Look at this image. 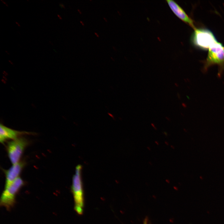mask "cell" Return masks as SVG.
Masks as SVG:
<instances>
[{
	"instance_id": "ffe728a7",
	"label": "cell",
	"mask_w": 224,
	"mask_h": 224,
	"mask_svg": "<svg viewBox=\"0 0 224 224\" xmlns=\"http://www.w3.org/2000/svg\"><path fill=\"white\" fill-rule=\"evenodd\" d=\"M155 142L157 145H159V143L157 141H155Z\"/></svg>"
},
{
	"instance_id": "603a6c76",
	"label": "cell",
	"mask_w": 224,
	"mask_h": 224,
	"mask_svg": "<svg viewBox=\"0 0 224 224\" xmlns=\"http://www.w3.org/2000/svg\"><path fill=\"white\" fill-rule=\"evenodd\" d=\"M149 163H150L151 164V165H152V163H150V162H149Z\"/></svg>"
},
{
	"instance_id": "8992f818",
	"label": "cell",
	"mask_w": 224,
	"mask_h": 224,
	"mask_svg": "<svg viewBox=\"0 0 224 224\" xmlns=\"http://www.w3.org/2000/svg\"><path fill=\"white\" fill-rule=\"evenodd\" d=\"M169 6L174 14L179 18L188 24L194 29L196 28L192 20L189 17L184 10L175 1L171 0L166 1Z\"/></svg>"
},
{
	"instance_id": "d6986e66",
	"label": "cell",
	"mask_w": 224,
	"mask_h": 224,
	"mask_svg": "<svg viewBox=\"0 0 224 224\" xmlns=\"http://www.w3.org/2000/svg\"><path fill=\"white\" fill-rule=\"evenodd\" d=\"M177 96H178V98H180V94H179V93H177Z\"/></svg>"
},
{
	"instance_id": "5bb4252c",
	"label": "cell",
	"mask_w": 224,
	"mask_h": 224,
	"mask_svg": "<svg viewBox=\"0 0 224 224\" xmlns=\"http://www.w3.org/2000/svg\"><path fill=\"white\" fill-rule=\"evenodd\" d=\"M57 16H58L59 17V18L60 19H62V18L61 17V16H60V15H59L58 14V15H57Z\"/></svg>"
},
{
	"instance_id": "6da1fadb",
	"label": "cell",
	"mask_w": 224,
	"mask_h": 224,
	"mask_svg": "<svg viewBox=\"0 0 224 224\" xmlns=\"http://www.w3.org/2000/svg\"><path fill=\"white\" fill-rule=\"evenodd\" d=\"M82 167L78 165L76 167L72 177L71 190L75 203L74 209L77 214H83L84 204V193L82 179Z\"/></svg>"
},
{
	"instance_id": "ac0fdd59",
	"label": "cell",
	"mask_w": 224,
	"mask_h": 224,
	"mask_svg": "<svg viewBox=\"0 0 224 224\" xmlns=\"http://www.w3.org/2000/svg\"><path fill=\"white\" fill-rule=\"evenodd\" d=\"M166 118L168 121H170V119L168 118V117H166Z\"/></svg>"
},
{
	"instance_id": "e0dca14e",
	"label": "cell",
	"mask_w": 224,
	"mask_h": 224,
	"mask_svg": "<svg viewBox=\"0 0 224 224\" xmlns=\"http://www.w3.org/2000/svg\"><path fill=\"white\" fill-rule=\"evenodd\" d=\"M170 147H171L172 149H175V148L173 146V145H171L170 146Z\"/></svg>"
},
{
	"instance_id": "ba28073f",
	"label": "cell",
	"mask_w": 224,
	"mask_h": 224,
	"mask_svg": "<svg viewBox=\"0 0 224 224\" xmlns=\"http://www.w3.org/2000/svg\"><path fill=\"white\" fill-rule=\"evenodd\" d=\"M24 132L16 131L4 125L0 124V141L3 143L7 139L14 140L16 139L18 137Z\"/></svg>"
},
{
	"instance_id": "5b68a950",
	"label": "cell",
	"mask_w": 224,
	"mask_h": 224,
	"mask_svg": "<svg viewBox=\"0 0 224 224\" xmlns=\"http://www.w3.org/2000/svg\"><path fill=\"white\" fill-rule=\"evenodd\" d=\"M28 143L27 140L23 138H18L8 142L7 145L8 156L13 165L19 162V160Z\"/></svg>"
},
{
	"instance_id": "7a4b0ae2",
	"label": "cell",
	"mask_w": 224,
	"mask_h": 224,
	"mask_svg": "<svg viewBox=\"0 0 224 224\" xmlns=\"http://www.w3.org/2000/svg\"><path fill=\"white\" fill-rule=\"evenodd\" d=\"M215 64L219 66L218 75L220 77L224 70V46L217 41L208 49V55L203 69V72H206L210 66Z\"/></svg>"
},
{
	"instance_id": "52a82bcc",
	"label": "cell",
	"mask_w": 224,
	"mask_h": 224,
	"mask_svg": "<svg viewBox=\"0 0 224 224\" xmlns=\"http://www.w3.org/2000/svg\"><path fill=\"white\" fill-rule=\"evenodd\" d=\"M24 165L22 162L13 165L6 172V182L5 188L7 187L15 180L19 177Z\"/></svg>"
},
{
	"instance_id": "2e32d148",
	"label": "cell",
	"mask_w": 224,
	"mask_h": 224,
	"mask_svg": "<svg viewBox=\"0 0 224 224\" xmlns=\"http://www.w3.org/2000/svg\"><path fill=\"white\" fill-rule=\"evenodd\" d=\"M16 23L20 27L21 26L20 24L18 22H16Z\"/></svg>"
},
{
	"instance_id": "277c9868",
	"label": "cell",
	"mask_w": 224,
	"mask_h": 224,
	"mask_svg": "<svg viewBox=\"0 0 224 224\" xmlns=\"http://www.w3.org/2000/svg\"><path fill=\"white\" fill-rule=\"evenodd\" d=\"M191 40L194 45L204 49H208L217 41L214 35L209 30L196 28L192 35Z\"/></svg>"
},
{
	"instance_id": "9c48e42d",
	"label": "cell",
	"mask_w": 224,
	"mask_h": 224,
	"mask_svg": "<svg viewBox=\"0 0 224 224\" xmlns=\"http://www.w3.org/2000/svg\"><path fill=\"white\" fill-rule=\"evenodd\" d=\"M148 221L147 218L145 219L143 222V224H147Z\"/></svg>"
},
{
	"instance_id": "7402d4cb",
	"label": "cell",
	"mask_w": 224,
	"mask_h": 224,
	"mask_svg": "<svg viewBox=\"0 0 224 224\" xmlns=\"http://www.w3.org/2000/svg\"><path fill=\"white\" fill-rule=\"evenodd\" d=\"M147 148L149 150H151V148H150L149 147H147Z\"/></svg>"
},
{
	"instance_id": "9a60e30c",
	"label": "cell",
	"mask_w": 224,
	"mask_h": 224,
	"mask_svg": "<svg viewBox=\"0 0 224 224\" xmlns=\"http://www.w3.org/2000/svg\"><path fill=\"white\" fill-rule=\"evenodd\" d=\"M165 143L166 144V145H169V143H168V142H167V141H165Z\"/></svg>"
},
{
	"instance_id": "4fadbf2b",
	"label": "cell",
	"mask_w": 224,
	"mask_h": 224,
	"mask_svg": "<svg viewBox=\"0 0 224 224\" xmlns=\"http://www.w3.org/2000/svg\"><path fill=\"white\" fill-rule=\"evenodd\" d=\"M59 5L61 7H62L63 8H64V7L63 4L60 3L59 4Z\"/></svg>"
},
{
	"instance_id": "30bf717a",
	"label": "cell",
	"mask_w": 224,
	"mask_h": 224,
	"mask_svg": "<svg viewBox=\"0 0 224 224\" xmlns=\"http://www.w3.org/2000/svg\"><path fill=\"white\" fill-rule=\"evenodd\" d=\"M151 125L154 128L155 130H157V128H156V127H155V126L154 124H153V123H151Z\"/></svg>"
},
{
	"instance_id": "44dd1931",
	"label": "cell",
	"mask_w": 224,
	"mask_h": 224,
	"mask_svg": "<svg viewBox=\"0 0 224 224\" xmlns=\"http://www.w3.org/2000/svg\"><path fill=\"white\" fill-rule=\"evenodd\" d=\"M175 85L176 87H178V84H177V83H175Z\"/></svg>"
},
{
	"instance_id": "3957f363",
	"label": "cell",
	"mask_w": 224,
	"mask_h": 224,
	"mask_svg": "<svg viewBox=\"0 0 224 224\" xmlns=\"http://www.w3.org/2000/svg\"><path fill=\"white\" fill-rule=\"evenodd\" d=\"M24 184L23 181L19 177L8 186L5 188L0 198V206L8 210L12 208L16 203V196Z\"/></svg>"
},
{
	"instance_id": "7c38bea8",
	"label": "cell",
	"mask_w": 224,
	"mask_h": 224,
	"mask_svg": "<svg viewBox=\"0 0 224 224\" xmlns=\"http://www.w3.org/2000/svg\"><path fill=\"white\" fill-rule=\"evenodd\" d=\"M163 133L164 134H165V135L166 136H167V135H168V134H167V133L166 132H163Z\"/></svg>"
},
{
	"instance_id": "8fae6325",
	"label": "cell",
	"mask_w": 224,
	"mask_h": 224,
	"mask_svg": "<svg viewBox=\"0 0 224 224\" xmlns=\"http://www.w3.org/2000/svg\"><path fill=\"white\" fill-rule=\"evenodd\" d=\"M2 2H3V3H4L5 5L7 6V7H8V4L4 1L3 0H1Z\"/></svg>"
}]
</instances>
